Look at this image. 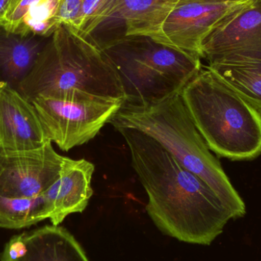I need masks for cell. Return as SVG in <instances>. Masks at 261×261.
I'll return each mask as SVG.
<instances>
[{"label":"cell","mask_w":261,"mask_h":261,"mask_svg":"<svg viewBox=\"0 0 261 261\" xmlns=\"http://www.w3.org/2000/svg\"><path fill=\"white\" fill-rule=\"evenodd\" d=\"M116 130L129 148L132 167L147 193L146 210L156 228L180 242L211 245L234 219L219 196L151 137L134 128Z\"/></svg>","instance_id":"obj_1"},{"label":"cell","mask_w":261,"mask_h":261,"mask_svg":"<svg viewBox=\"0 0 261 261\" xmlns=\"http://www.w3.org/2000/svg\"><path fill=\"white\" fill-rule=\"evenodd\" d=\"M17 90L30 101L125 99L119 74L97 42L66 25L50 35Z\"/></svg>","instance_id":"obj_2"},{"label":"cell","mask_w":261,"mask_h":261,"mask_svg":"<svg viewBox=\"0 0 261 261\" xmlns=\"http://www.w3.org/2000/svg\"><path fill=\"white\" fill-rule=\"evenodd\" d=\"M109 123L116 129L134 128L156 140L216 193L233 219L245 216V202L195 126L181 93L150 103L124 102Z\"/></svg>","instance_id":"obj_3"},{"label":"cell","mask_w":261,"mask_h":261,"mask_svg":"<svg viewBox=\"0 0 261 261\" xmlns=\"http://www.w3.org/2000/svg\"><path fill=\"white\" fill-rule=\"evenodd\" d=\"M195 126L221 158L245 161L261 153V114L210 67L181 91Z\"/></svg>","instance_id":"obj_4"},{"label":"cell","mask_w":261,"mask_h":261,"mask_svg":"<svg viewBox=\"0 0 261 261\" xmlns=\"http://www.w3.org/2000/svg\"><path fill=\"white\" fill-rule=\"evenodd\" d=\"M99 45L116 68L128 103H150L181 93L202 67L199 57L144 35H124Z\"/></svg>","instance_id":"obj_5"},{"label":"cell","mask_w":261,"mask_h":261,"mask_svg":"<svg viewBox=\"0 0 261 261\" xmlns=\"http://www.w3.org/2000/svg\"><path fill=\"white\" fill-rule=\"evenodd\" d=\"M31 102L47 139L64 151L94 138L124 102L98 98L63 100L43 96Z\"/></svg>","instance_id":"obj_6"},{"label":"cell","mask_w":261,"mask_h":261,"mask_svg":"<svg viewBox=\"0 0 261 261\" xmlns=\"http://www.w3.org/2000/svg\"><path fill=\"white\" fill-rule=\"evenodd\" d=\"M254 0H184L150 37L167 47L202 58V43L227 15Z\"/></svg>","instance_id":"obj_7"},{"label":"cell","mask_w":261,"mask_h":261,"mask_svg":"<svg viewBox=\"0 0 261 261\" xmlns=\"http://www.w3.org/2000/svg\"><path fill=\"white\" fill-rule=\"evenodd\" d=\"M65 158L54 149L50 141L33 150H0V195L41 196L60 177Z\"/></svg>","instance_id":"obj_8"},{"label":"cell","mask_w":261,"mask_h":261,"mask_svg":"<svg viewBox=\"0 0 261 261\" xmlns=\"http://www.w3.org/2000/svg\"><path fill=\"white\" fill-rule=\"evenodd\" d=\"M254 1L221 20L202 43V58L208 64L261 60V10Z\"/></svg>","instance_id":"obj_9"},{"label":"cell","mask_w":261,"mask_h":261,"mask_svg":"<svg viewBox=\"0 0 261 261\" xmlns=\"http://www.w3.org/2000/svg\"><path fill=\"white\" fill-rule=\"evenodd\" d=\"M48 141L32 102L0 83V150H33Z\"/></svg>","instance_id":"obj_10"},{"label":"cell","mask_w":261,"mask_h":261,"mask_svg":"<svg viewBox=\"0 0 261 261\" xmlns=\"http://www.w3.org/2000/svg\"><path fill=\"white\" fill-rule=\"evenodd\" d=\"M0 261H90L79 242L66 228L46 225L13 236Z\"/></svg>","instance_id":"obj_11"},{"label":"cell","mask_w":261,"mask_h":261,"mask_svg":"<svg viewBox=\"0 0 261 261\" xmlns=\"http://www.w3.org/2000/svg\"><path fill=\"white\" fill-rule=\"evenodd\" d=\"M94 170V165L87 160L66 156L60 177L43 193L50 208L52 225H59L69 215L85 210L93 196Z\"/></svg>","instance_id":"obj_12"},{"label":"cell","mask_w":261,"mask_h":261,"mask_svg":"<svg viewBox=\"0 0 261 261\" xmlns=\"http://www.w3.org/2000/svg\"><path fill=\"white\" fill-rule=\"evenodd\" d=\"M49 38L15 33L0 24V83L18 89Z\"/></svg>","instance_id":"obj_13"},{"label":"cell","mask_w":261,"mask_h":261,"mask_svg":"<svg viewBox=\"0 0 261 261\" xmlns=\"http://www.w3.org/2000/svg\"><path fill=\"white\" fill-rule=\"evenodd\" d=\"M64 0H11L0 24L21 35L50 37L58 26V11Z\"/></svg>","instance_id":"obj_14"},{"label":"cell","mask_w":261,"mask_h":261,"mask_svg":"<svg viewBox=\"0 0 261 261\" xmlns=\"http://www.w3.org/2000/svg\"><path fill=\"white\" fill-rule=\"evenodd\" d=\"M182 0H120L106 22L123 23L125 35L152 37Z\"/></svg>","instance_id":"obj_15"},{"label":"cell","mask_w":261,"mask_h":261,"mask_svg":"<svg viewBox=\"0 0 261 261\" xmlns=\"http://www.w3.org/2000/svg\"><path fill=\"white\" fill-rule=\"evenodd\" d=\"M208 67L261 114V60L225 61Z\"/></svg>","instance_id":"obj_16"},{"label":"cell","mask_w":261,"mask_h":261,"mask_svg":"<svg viewBox=\"0 0 261 261\" xmlns=\"http://www.w3.org/2000/svg\"><path fill=\"white\" fill-rule=\"evenodd\" d=\"M50 208L43 194L33 198L0 195V228L20 229L50 217Z\"/></svg>","instance_id":"obj_17"},{"label":"cell","mask_w":261,"mask_h":261,"mask_svg":"<svg viewBox=\"0 0 261 261\" xmlns=\"http://www.w3.org/2000/svg\"><path fill=\"white\" fill-rule=\"evenodd\" d=\"M120 0H84L79 17L71 29L85 38L105 24Z\"/></svg>","instance_id":"obj_18"},{"label":"cell","mask_w":261,"mask_h":261,"mask_svg":"<svg viewBox=\"0 0 261 261\" xmlns=\"http://www.w3.org/2000/svg\"><path fill=\"white\" fill-rule=\"evenodd\" d=\"M10 3L11 0H0V22L4 19Z\"/></svg>","instance_id":"obj_19"},{"label":"cell","mask_w":261,"mask_h":261,"mask_svg":"<svg viewBox=\"0 0 261 261\" xmlns=\"http://www.w3.org/2000/svg\"><path fill=\"white\" fill-rule=\"evenodd\" d=\"M254 3L261 10V0H254Z\"/></svg>","instance_id":"obj_20"},{"label":"cell","mask_w":261,"mask_h":261,"mask_svg":"<svg viewBox=\"0 0 261 261\" xmlns=\"http://www.w3.org/2000/svg\"><path fill=\"white\" fill-rule=\"evenodd\" d=\"M182 1H184V0H182Z\"/></svg>","instance_id":"obj_21"}]
</instances>
